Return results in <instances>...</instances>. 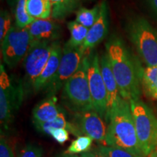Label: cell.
I'll list each match as a JSON object with an SVG mask.
<instances>
[{
	"label": "cell",
	"instance_id": "cell-1",
	"mask_svg": "<svg viewBox=\"0 0 157 157\" xmlns=\"http://www.w3.org/2000/svg\"><path fill=\"white\" fill-rule=\"evenodd\" d=\"M108 59L121 98L129 102L139 99L141 71L124 41L112 36L105 44Z\"/></svg>",
	"mask_w": 157,
	"mask_h": 157
},
{
	"label": "cell",
	"instance_id": "cell-2",
	"mask_svg": "<svg viewBox=\"0 0 157 157\" xmlns=\"http://www.w3.org/2000/svg\"><path fill=\"white\" fill-rule=\"evenodd\" d=\"M108 122L105 146L117 147L139 157H145L137 137L129 102L122 99Z\"/></svg>",
	"mask_w": 157,
	"mask_h": 157
},
{
	"label": "cell",
	"instance_id": "cell-3",
	"mask_svg": "<svg viewBox=\"0 0 157 157\" xmlns=\"http://www.w3.org/2000/svg\"><path fill=\"white\" fill-rule=\"evenodd\" d=\"M90 56L91 52H86L79 68L63 87V101L74 113L94 110L87 78Z\"/></svg>",
	"mask_w": 157,
	"mask_h": 157
},
{
	"label": "cell",
	"instance_id": "cell-4",
	"mask_svg": "<svg viewBox=\"0 0 157 157\" xmlns=\"http://www.w3.org/2000/svg\"><path fill=\"white\" fill-rule=\"evenodd\" d=\"M129 39L146 66H157V29L146 19L137 17L127 25Z\"/></svg>",
	"mask_w": 157,
	"mask_h": 157
},
{
	"label": "cell",
	"instance_id": "cell-5",
	"mask_svg": "<svg viewBox=\"0 0 157 157\" xmlns=\"http://www.w3.org/2000/svg\"><path fill=\"white\" fill-rule=\"evenodd\" d=\"M137 137L145 157L157 148V119L152 110L141 100L129 101Z\"/></svg>",
	"mask_w": 157,
	"mask_h": 157
},
{
	"label": "cell",
	"instance_id": "cell-6",
	"mask_svg": "<svg viewBox=\"0 0 157 157\" xmlns=\"http://www.w3.org/2000/svg\"><path fill=\"white\" fill-rule=\"evenodd\" d=\"M25 92L21 80L7 75L5 67H0V120L2 129L7 130L22 103Z\"/></svg>",
	"mask_w": 157,
	"mask_h": 157
},
{
	"label": "cell",
	"instance_id": "cell-7",
	"mask_svg": "<svg viewBox=\"0 0 157 157\" xmlns=\"http://www.w3.org/2000/svg\"><path fill=\"white\" fill-rule=\"evenodd\" d=\"M52 43L31 42V46L23 60L24 75L22 84L25 94L32 90L36 78L40 76L50 58Z\"/></svg>",
	"mask_w": 157,
	"mask_h": 157
},
{
	"label": "cell",
	"instance_id": "cell-8",
	"mask_svg": "<svg viewBox=\"0 0 157 157\" xmlns=\"http://www.w3.org/2000/svg\"><path fill=\"white\" fill-rule=\"evenodd\" d=\"M31 44V38L27 28L13 25L1 42L4 62L13 68L23 60Z\"/></svg>",
	"mask_w": 157,
	"mask_h": 157
},
{
	"label": "cell",
	"instance_id": "cell-9",
	"mask_svg": "<svg viewBox=\"0 0 157 157\" xmlns=\"http://www.w3.org/2000/svg\"><path fill=\"white\" fill-rule=\"evenodd\" d=\"M82 46L74 47L68 41L63 48V53L57 73L46 92L50 95H55L63 87L64 84L76 73L85 56Z\"/></svg>",
	"mask_w": 157,
	"mask_h": 157
},
{
	"label": "cell",
	"instance_id": "cell-10",
	"mask_svg": "<svg viewBox=\"0 0 157 157\" xmlns=\"http://www.w3.org/2000/svg\"><path fill=\"white\" fill-rule=\"evenodd\" d=\"M88 84L93 109L105 121L107 112V91L102 76L98 53H92L87 71Z\"/></svg>",
	"mask_w": 157,
	"mask_h": 157
},
{
	"label": "cell",
	"instance_id": "cell-11",
	"mask_svg": "<svg viewBox=\"0 0 157 157\" xmlns=\"http://www.w3.org/2000/svg\"><path fill=\"white\" fill-rule=\"evenodd\" d=\"M81 134L89 136L105 146L107 127L103 119L95 110L75 113L73 122Z\"/></svg>",
	"mask_w": 157,
	"mask_h": 157
},
{
	"label": "cell",
	"instance_id": "cell-12",
	"mask_svg": "<svg viewBox=\"0 0 157 157\" xmlns=\"http://www.w3.org/2000/svg\"><path fill=\"white\" fill-rule=\"evenodd\" d=\"M100 65L102 76H103L104 83L107 91V112L105 117V121H109V119L113 111L119 106L122 101L119 93L117 81L113 76L112 71L108 59L106 52L103 53L100 58Z\"/></svg>",
	"mask_w": 157,
	"mask_h": 157
},
{
	"label": "cell",
	"instance_id": "cell-13",
	"mask_svg": "<svg viewBox=\"0 0 157 157\" xmlns=\"http://www.w3.org/2000/svg\"><path fill=\"white\" fill-rule=\"evenodd\" d=\"M109 31V9L107 2L104 0L100 3V13L97 21L89 29L87 36L82 45L85 52L92 50L105 38Z\"/></svg>",
	"mask_w": 157,
	"mask_h": 157
},
{
	"label": "cell",
	"instance_id": "cell-14",
	"mask_svg": "<svg viewBox=\"0 0 157 157\" xmlns=\"http://www.w3.org/2000/svg\"><path fill=\"white\" fill-rule=\"evenodd\" d=\"M62 53L63 48L60 42L58 41L52 42L50 58L42 74L36 78L34 84L33 91L39 92L41 90L46 91L57 73Z\"/></svg>",
	"mask_w": 157,
	"mask_h": 157
},
{
	"label": "cell",
	"instance_id": "cell-15",
	"mask_svg": "<svg viewBox=\"0 0 157 157\" xmlns=\"http://www.w3.org/2000/svg\"><path fill=\"white\" fill-rule=\"evenodd\" d=\"M28 29L31 42H49L58 41L60 36V28L58 23L52 20L36 19Z\"/></svg>",
	"mask_w": 157,
	"mask_h": 157
},
{
	"label": "cell",
	"instance_id": "cell-16",
	"mask_svg": "<svg viewBox=\"0 0 157 157\" xmlns=\"http://www.w3.org/2000/svg\"><path fill=\"white\" fill-rule=\"evenodd\" d=\"M57 101L56 95H50L37 104L32 111L33 123L48 122L56 119L61 111Z\"/></svg>",
	"mask_w": 157,
	"mask_h": 157
},
{
	"label": "cell",
	"instance_id": "cell-17",
	"mask_svg": "<svg viewBox=\"0 0 157 157\" xmlns=\"http://www.w3.org/2000/svg\"><path fill=\"white\" fill-rule=\"evenodd\" d=\"M34 125L39 132H42L44 135H50L51 130L53 129L64 128L68 130V132L76 135V136H82L81 132L78 131V129L76 128V127L73 123L66 121V116H65V113L62 110L60 113H59L58 117L54 120L48 121V122L34 123Z\"/></svg>",
	"mask_w": 157,
	"mask_h": 157
},
{
	"label": "cell",
	"instance_id": "cell-18",
	"mask_svg": "<svg viewBox=\"0 0 157 157\" xmlns=\"http://www.w3.org/2000/svg\"><path fill=\"white\" fill-rule=\"evenodd\" d=\"M26 10L29 15L35 19L47 20L52 16L50 0H27Z\"/></svg>",
	"mask_w": 157,
	"mask_h": 157
},
{
	"label": "cell",
	"instance_id": "cell-19",
	"mask_svg": "<svg viewBox=\"0 0 157 157\" xmlns=\"http://www.w3.org/2000/svg\"><path fill=\"white\" fill-rule=\"evenodd\" d=\"M140 81L147 95L157 100V66H146L142 69Z\"/></svg>",
	"mask_w": 157,
	"mask_h": 157
},
{
	"label": "cell",
	"instance_id": "cell-20",
	"mask_svg": "<svg viewBox=\"0 0 157 157\" xmlns=\"http://www.w3.org/2000/svg\"><path fill=\"white\" fill-rule=\"evenodd\" d=\"M52 17L56 20H63L67 17L79 5L78 0H50Z\"/></svg>",
	"mask_w": 157,
	"mask_h": 157
},
{
	"label": "cell",
	"instance_id": "cell-21",
	"mask_svg": "<svg viewBox=\"0 0 157 157\" xmlns=\"http://www.w3.org/2000/svg\"><path fill=\"white\" fill-rule=\"evenodd\" d=\"M100 13V4L91 9L81 7L76 11L75 21L90 29L97 21Z\"/></svg>",
	"mask_w": 157,
	"mask_h": 157
},
{
	"label": "cell",
	"instance_id": "cell-22",
	"mask_svg": "<svg viewBox=\"0 0 157 157\" xmlns=\"http://www.w3.org/2000/svg\"><path fill=\"white\" fill-rule=\"evenodd\" d=\"M67 27L71 34L68 42L74 47L82 46L87 36L89 29L79 24L76 21L68 22L67 23Z\"/></svg>",
	"mask_w": 157,
	"mask_h": 157
},
{
	"label": "cell",
	"instance_id": "cell-23",
	"mask_svg": "<svg viewBox=\"0 0 157 157\" xmlns=\"http://www.w3.org/2000/svg\"><path fill=\"white\" fill-rule=\"evenodd\" d=\"M26 3L27 0H17L15 6V25L21 28H26L36 20L29 15Z\"/></svg>",
	"mask_w": 157,
	"mask_h": 157
},
{
	"label": "cell",
	"instance_id": "cell-24",
	"mask_svg": "<svg viewBox=\"0 0 157 157\" xmlns=\"http://www.w3.org/2000/svg\"><path fill=\"white\" fill-rule=\"evenodd\" d=\"M93 139L89 136H78L76 140L72 141L66 153L76 154L88 152L93 144Z\"/></svg>",
	"mask_w": 157,
	"mask_h": 157
},
{
	"label": "cell",
	"instance_id": "cell-25",
	"mask_svg": "<svg viewBox=\"0 0 157 157\" xmlns=\"http://www.w3.org/2000/svg\"><path fill=\"white\" fill-rule=\"evenodd\" d=\"M96 151L104 154L107 157H139L126 150L117 148V147L100 146L96 149Z\"/></svg>",
	"mask_w": 157,
	"mask_h": 157
},
{
	"label": "cell",
	"instance_id": "cell-26",
	"mask_svg": "<svg viewBox=\"0 0 157 157\" xmlns=\"http://www.w3.org/2000/svg\"><path fill=\"white\" fill-rule=\"evenodd\" d=\"M11 17L7 10H2L0 14V41L2 42L11 29Z\"/></svg>",
	"mask_w": 157,
	"mask_h": 157
},
{
	"label": "cell",
	"instance_id": "cell-27",
	"mask_svg": "<svg viewBox=\"0 0 157 157\" xmlns=\"http://www.w3.org/2000/svg\"><path fill=\"white\" fill-rule=\"evenodd\" d=\"M42 149L32 143L25 145L21 149L18 157H42Z\"/></svg>",
	"mask_w": 157,
	"mask_h": 157
},
{
	"label": "cell",
	"instance_id": "cell-28",
	"mask_svg": "<svg viewBox=\"0 0 157 157\" xmlns=\"http://www.w3.org/2000/svg\"><path fill=\"white\" fill-rule=\"evenodd\" d=\"M50 136H52L60 144H63L68 140L69 137V132L66 129L58 128L53 129L51 130Z\"/></svg>",
	"mask_w": 157,
	"mask_h": 157
},
{
	"label": "cell",
	"instance_id": "cell-29",
	"mask_svg": "<svg viewBox=\"0 0 157 157\" xmlns=\"http://www.w3.org/2000/svg\"><path fill=\"white\" fill-rule=\"evenodd\" d=\"M0 157H14L10 146L2 136L0 140Z\"/></svg>",
	"mask_w": 157,
	"mask_h": 157
},
{
	"label": "cell",
	"instance_id": "cell-30",
	"mask_svg": "<svg viewBox=\"0 0 157 157\" xmlns=\"http://www.w3.org/2000/svg\"><path fill=\"white\" fill-rule=\"evenodd\" d=\"M150 11L154 15L155 17L157 18V0H147Z\"/></svg>",
	"mask_w": 157,
	"mask_h": 157
},
{
	"label": "cell",
	"instance_id": "cell-31",
	"mask_svg": "<svg viewBox=\"0 0 157 157\" xmlns=\"http://www.w3.org/2000/svg\"><path fill=\"white\" fill-rule=\"evenodd\" d=\"M82 157H107V156L95 150V151L93 152L88 151V152L84 153V154H82Z\"/></svg>",
	"mask_w": 157,
	"mask_h": 157
},
{
	"label": "cell",
	"instance_id": "cell-32",
	"mask_svg": "<svg viewBox=\"0 0 157 157\" xmlns=\"http://www.w3.org/2000/svg\"><path fill=\"white\" fill-rule=\"evenodd\" d=\"M58 157H82V156H78L76 154H67V153H65V154H60V156H58Z\"/></svg>",
	"mask_w": 157,
	"mask_h": 157
},
{
	"label": "cell",
	"instance_id": "cell-33",
	"mask_svg": "<svg viewBox=\"0 0 157 157\" xmlns=\"http://www.w3.org/2000/svg\"><path fill=\"white\" fill-rule=\"evenodd\" d=\"M78 1H79V2H81V1H82V0H78Z\"/></svg>",
	"mask_w": 157,
	"mask_h": 157
}]
</instances>
